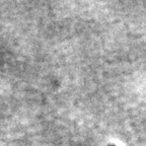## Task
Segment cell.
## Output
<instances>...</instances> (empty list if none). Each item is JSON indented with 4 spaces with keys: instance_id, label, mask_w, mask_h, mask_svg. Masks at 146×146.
I'll return each instance as SVG.
<instances>
[{
    "instance_id": "obj_1",
    "label": "cell",
    "mask_w": 146,
    "mask_h": 146,
    "mask_svg": "<svg viewBox=\"0 0 146 146\" xmlns=\"http://www.w3.org/2000/svg\"><path fill=\"white\" fill-rule=\"evenodd\" d=\"M110 146H115V145H110Z\"/></svg>"
}]
</instances>
